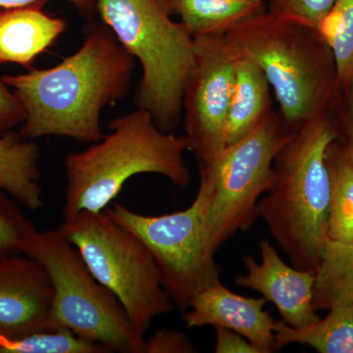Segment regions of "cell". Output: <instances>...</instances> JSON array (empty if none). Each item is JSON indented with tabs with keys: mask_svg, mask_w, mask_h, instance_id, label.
<instances>
[{
	"mask_svg": "<svg viewBox=\"0 0 353 353\" xmlns=\"http://www.w3.org/2000/svg\"><path fill=\"white\" fill-rule=\"evenodd\" d=\"M136 62L108 26L94 22L82 46L59 64L2 76L25 111L21 136L99 141L102 111L129 94Z\"/></svg>",
	"mask_w": 353,
	"mask_h": 353,
	"instance_id": "cell-1",
	"label": "cell"
},
{
	"mask_svg": "<svg viewBox=\"0 0 353 353\" xmlns=\"http://www.w3.org/2000/svg\"><path fill=\"white\" fill-rule=\"evenodd\" d=\"M336 110L296 128L274 159L275 179L257 216L294 268L316 272L328 241V146L340 139Z\"/></svg>",
	"mask_w": 353,
	"mask_h": 353,
	"instance_id": "cell-2",
	"label": "cell"
},
{
	"mask_svg": "<svg viewBox=\"0 0 353 353\" xmlns=\"http://www.w3.org/2000/svg\"><path fill=\"white\" fill-rule=\"evenodd\" d=\"M234 54L263 71L292 130L331 112L341 99L331 48L314 28L277 17L265 9L225 34Z\"/></svg>",
	"mask_w": 353,
	"mask_h": 353,
	"instance_id": "cell-3",
	"label": "cell"
},
{
	"mask_svg": "<svg viewBox=\"0 0 353 353\" xmlns=\"http://www.w3.org/2000/svg\"><path fill=\"white\" fill-rule=\"evenodd\" d=\"M110 132L82 152L65 158L67 185L62 217L81 211L105 210L125 183L139 174L166 176L176 187H189L185 137L160 130L148 111L137 108L114 119Z\"/></svg>",
	"mask_w": 353,
	"mask_h": 353,
	"instance_id": "cell-4",
	"label": "cell"
},
{
	"mask_svg": "<svg viewBox=\"0 0 353 353\" xmlns=\"http://www.w3.org/2000/svg\"><path fill=\"white\" fill-rule=\"evenodd\" d=\"M97 12L141 63L136 108L148 111L162 131L173 132L183 115L194 37L182 22L171 19L165 0H97Z\"/></svg>",
	"mask_w": 353,
	"mask_h": 353,
	"instance_id": "cell-5",
	"label": "cell"
},
{
	"mask_svg": "<svg viewBox=\"0 0 353 353\" xmlns=\"http://www.w3.org/2000/svg\"><path fill=\"white\" fill-rule=\"evenodd\" d=\"M23 254L43 265L52 285L48 330H69L111 352L145 353V336L59 229L37 232Z\"/></svg>",
	"mask_w": 353,
	"mask_h": 353,
	"instance_id": "cell-6",
	"label": "cell"
},
{
	"mask_svg": "<svg viewBox=\"0 0 353 353\" xmlns=\"http://www.w3.org/2000/svg\"><path fill=\"white\" fill-rule=\"evenodd\" d=\"M212 199L210 176L199 173L196 199L185 210L143 215L118 202L104 210L148 248L167 294L183 312L196 294L221 282L210 240Z\"/></svg>",
	"mask_w": 353,
	"mask_h": 353,
	"instance_id": "cell-7",
	"label": "cell"
},
{
	"mask_svg": "<svg viewBox=\"0 0 353 353\" xmlns=\"http://www.w3.org/2000/svg\"><path fill=\"white\" fill-rule=\"evenodd\" d=\"M58 229L92 276L120 301L139 334L145 336L155 318L173 311L148 248L105 211H81Z\"/></svg>",
	"mask_w": 353,
	"mask_h": 353,
	"instance_id": "cell-8",
	"label": "cell"
},
{
	"mask_svg": "<svg viewBox=\"0 0 353 353\" xmlns=\"http://www.w3.org/2000/svg\"><path fill=\"white\" fill-rule=\"evenodd\" d=\"M294 132L273 110L254 131L226 146L212 166L199 169L212 181L210 240L214 252L236 232L248 231L259 218V196L275 179L274 159Z\"/></svg>",
	"mask_w": 353,
	"mask_h": 353,
	"instance_id": "cell-9",
	"label": "cell"
},
{
	"mask_svg": "<svg viewBox=\"0 0 353 353\" xmlns=\"http://www.w3.org/2000/svg\"><path fill=\"white\" fill-rule=\"evenodd\" d=\"M194 39V63L183 88V137L199 168L205 169L212 166L226 148L236 54L225 34Z\"/></svg>",
	"mask_w": 353,
	"mask_h": 353,
	"instance_id": "cell-10",
	"label": "cell"
},
{
	"mask_svg": "<svg viewBox=\"0 0 353 353\" xmlns=\"http://www.w3.org/2000/svg\"><path fill=\"white\" fill-rule=\"evenodd\" d=\"M260 262L245 255L246 275L238 276L234 284L262 294L275 304L283 321L292 328H303L320 319L313 299L316 274L288 265L266 239L259 241Z\"/></svg>",
	"mask_w": 353,
	"mask_h": 353,
	"instance_id": "cell-11",
	"label": "cell"
},
{
	"mask_svg": "<svg viewBox=\"0 0 353 353\" xmlns=\"http://www.w3.org/2000/svg\"><path fill=\"white\" fill-rule=\"evenodd\" d=\"M52 285L43 265L20 253L0 259V338L48 330Z\"/></svg>",
	"mask_w": 353,
	"mask_h": 353,
	"instance_id": "cell-12",
	"label": "cell"
},
{
	"mask_svg": "<svg viewBox=\"0 0 353 353\" xmlns=\"http://www.w3.org/2000/svg\"><path fill=\"white\" fill-rule=\"evenodd\" d=\"M264 297H245L227 289L222 282L192 297L183 316L188 328L211 326L231 330L252 343L260 353L277 352L275 319L264 310Z\"/></svg>",
	"mask_w": 353,
	"mask_h": 353,
	"instance_id": "cell-13",
	"label": "cell"
},
{
	"mask_svg": "<svg viewBox=\"0 0 353 353\" xmlns=\"http://www.w3.org/2000/svg\"><path fill=\"white\" fill-rule=\"evenodd\" d=\"M44 4L0 8V65L30 68L66 31V21L46 13Z\"/></svg>",
	"mask_w": 353,
	"mask_h": 353,
	"instance_id": "cell-14",
	"label": "cell"
},
{
	"mask_svg": "<svg viewBox=\"0 0 353 353\" xmlns=\"http://www.w3.org/2000/svg\"><path fill=\"white\" fill-rule=\"evenodd\" d=\"M274 110L271 85L252 60L236 55L233 94L230 102L226 146L254 131Z\"/></svg>",
	"mask_w": 353,
	"mask_h": 353,
	"instance_id": "cell-15",
	"label": "cell"
},
{
	"mask_svg": "<svg viewBox=\"0 0 353 353\" xmlns=\"http://www.w3.org/2000/svg\"><path fill=\"white\" fill-rule=\"evenodd\" d=\"M41 157V148L34 139L23 138L14 130L0 134V192L32 211L43 206Z\"/></svg>",
	"mask_w": 353,
	"mask_h": 353,
	"instance_id": "cell-16",
	"label": "cell"
},
{
	"mask_svg": "<svg viewBox=\"0 0 353 353\" xmlns=\"http://www.w3.org/2000/svg\"><path fill=\"white\" fill-rule=\"evenodd\" d=\"M165 4L171 16L181 18L194 38L226 34L266 9L265 0H165Z\"/></svg>",
	"mask_w": 353,
	"mask_h": 353,
	"instance_id": "cell-17",
	"label": "cell"
},
{
	"mask_svg": "<svg viewBox=\"0 0 353 353\" xmlns=\"http://www.w3.org/2000/svg\"><path fill=\"white\" fill-rule=\"evenodd\" d=\"M329 314L317 322L292 328L284 321H276L277 350L285 345H308L320 353H353V303L336 304Z\"/></svg>",
	"mask_w": 353,
	"mask_h": 353,
	"instance_id": "cell-18",
	"label": "cell"
},
{
	"mask_svg": "<svg viewBox=\"0 0 353 353\" xmlns=\"http://www.w3.org/2000/svg\"><path fill=\"white\" fill-rule=\"evenodd\" d=\"M331 176L328 241L347 243L353 240V152L340 139L326 152Z\"/></svg>",
	"mask_w": 353,
	"mask_h": 353,
	"instance_id": "cell-19",
	"label": "cell"
},
{
	"mask_svg": "<svg viewBox=\"0 0 353 353\" xmlns=\"http://www.w3.org/2000/svg\"><path fill=\"white\" fill-rule=\"evenodd\" d=\"M315 274L316 310L353 303V240L347 243L327 241Z\"/></svg>",
	"mask_w": 353,
	"mask_h": 353,
	"instance_id": "cell-20",
	"label": "cell"
},
{
	"mask_svg": "<svg viewBox=\"0 0 353 353\" xmlns=\"http://www.w3.org/2000/svg\"><path fill=\"white\" fill-rule=\"evenodd\" d=\"M318 31L333 53L343 92L353 81V0H336Z\"/></svg>",
	"mask_w": 353,
	"mask_h": 353,
	"instance_id": "cell-21",
	"label": "cell"
},
{
	"mask_svg": "<svg viewBox=\"0 0 353 353\" xmlns=\"http://www.w3.org/2000/svg\"><path fill=\"white\" fill-rule=\"evenodd\" d=\"M0 353H112L67 329L43 330L17 339L0 338Z\"/></svg>",
	"mask_w": 353,
	"mask_h": 353,
	"instance_id": "cell-22",
	"label": "cell"
},
{
	"mask_svg": "<svg viewBox=\"0 0 353 353\" xmlns=\"http://www.w3.org/2000/svg\"><path fill=\"white\" fill-rule=\"evenodd\" d=\"M38 232L26 217L21 205L6 192H0V259L20 254Z\"/></svg>",
	"mask_w": 353,
	"mask_h": 353,
	"instance_id": "cell-23",
	"label": "cell"
},
{
	"mask_svg": "<svg viewBox=\"0 0 353 353\" xmlns=\"http://www.w3.org/2000/svg\"><path fill=\"white\" fill-rule=\"evenodd\" d=\"M266 10L277 17L319 29L336 0H265Z\"/></svg>",
	"mask_w": 353,
	"mask_h": 353,
	"instance_id": "cell-24",
	"label": "cell"
},
{
	"mask_svg": "<svg viewBox=\"0 0 353 353\" xmlns=\"http://www.w3.org/2000/svg\"><path fill=\"white\" fill-rule=\"evenodd\" d=\"M196 348L185 334L160 330L145 340V353H194Z\"/></svg>",
	"mask_w": 353,
	"mask_h": 353,
	"instance_id": "cell-25",
	"label": "cell"
},
{
	"mask_svg": "<svg viewBox=\"0 0 353 353\" xmlns=\"http://www.w3.org/2000/svg\"><path fill=\"white\" fill-rule=\"evenodd\" d=\"M22 104L0 77V134L13 131L25 122Z\"/></svg>",
	"mask_w": 353,
	"mask_h": 353,
	"instance_id": "cell-26",
	"label": "cell"
},
{
	"mask_svg": "<svg viewBox=\"0 0 353 353\" xmlns=\"http://www.w3.org/2000/svg\"><path fill=\"white\" fill-rule=\"evenodd\" d=\"M336 114L340 134L339 139L353 152V81L341 92V99Z\"/></svg>",
	"mask_w": 353,
	"mask_h": 353,
	"instance_id": "cell-27",
	"label": "cell"
},
{
	"mask_svg": "<svg viewBox=\"0 0 353 353\" xmlns=\"http://www.w3.org/2000/svg\"><path fill=\"white\" fill-rule=\"evenodd\" d=\"M216 353H260L252 343L231 330L215 328Z\"/></svg>",
	"mask_w": 353,
	"mask_h": 353,
	"instance_id": "cell-28",
	"label": "cell"
},
{
	"mask_svg": "<svg viewBox=\"0 0 353 353\" xmlns=\"http://www.w3.org/2000/svg\"><path fill=\"white\" fill-rule=\"evenodd\" d=\"M48 0H0V8H8V7H17L29 6L37 2H46ZM70 2L80 15L83 17L90 18L97 12V0H66Z\"/></svg>",
	"mask_w": 353,
	"mask_h": 353,
	"instance_id": "cell-29",
	"label": "cell"
}]
</instances>
